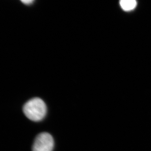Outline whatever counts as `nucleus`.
Returning <instances> with one entry per match:
<instances>
[{
    "label": "nucleus",
    "mask_w": 151,
    "mask_h": 151,
    "mask_svg": "<svg viewBox=\"0 0 151 151\" xmlns=\"http://www.w3.org/2000/svg\"><path fill=\"white\" fill-rule=\"evenodd\" d=\"M54 140L50 134L42 133L36 137L33 146V151H53Z\"/></svg>",
    "instance_id": "obj_2"
},
{
    "label": "nucleus",
    "mask_w": 151,
    "mask_h": 151,
    "mask_svg": "<svg viewBox=\"0 0 151 151\" xmlns=\"http://www.w3.org/2000/svg\"><path fill=\"white\" fill-rule=\"evenodd\" d=\"M22 2L25 4H30L31 3H33V1L31 0H28V1L26 0V1H22Z\"/></svg>",
    "instance_id": "obj_4"
},
{
    "label": "nucleus",
    "mask_w": 151,
    "mask_h": 151,
    "mask_svg": "<svg viewBox=\"0 0 151 151\" xmlns=\"http://www.w3.org/2000/svg\"><path fill=\"white\" fill-rule=\"evenodd\" d=\"M23 111L26 117L33 121H41L47 113V107L43 100L34 98L28 101L23 107Z\"/></svg>",
    "instance_id": "obj_1"
},
{
    "label": "nucleus",
    "mask_w": 151,
    "mask_h": 151,
    "mask_svg": "<svg viewBox=\"0 0 151 151\" xmlns=\"http://www.w3.org/2000/svg\"><path fill=\"white\" fill-rule=\"evenodd\" d=\"M122 9L125 11H131L136 8V1L134 0H122L120 2Z\"/></svg>",
    "instance_id": "obj_3"
}]
</instances>
